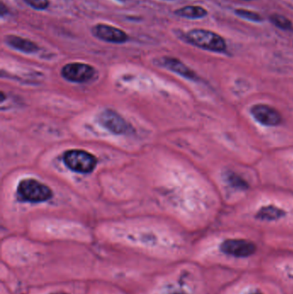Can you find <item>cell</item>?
I'll list each match as a JSON object with an SVG mask.
<instances>
[{
    "label": "cell",
    "instance_id": "d6986e66",
    "mask_svg": "<svg viewBox=\"0 0 293 294\" xmlns=\"http://www.w3.org/2000/svg\"><path fill=\"white\" fill-rule=\"evenodd\" d=\"M261 294V293H260V292H254V293H251V294Z\"/></svg>",
    "mask_w": 293,
    "mask_h": 294
},
{
    "label": "cell",
    "instance_id": "5bb4252c",
    "mask_svg": "<svg viewBox=\"0 0 293 294\" xmlns=\"http://www.w3.org/2000/svg\"><path fill=\"white\" fill-rule=\"evenodd\" d=\"M270 21L277 28H280L281 30H291L293 26V24L288 18L279 14H274L273 16H271Z\"/></svg>",
    "mask_w": 293,
    "mask_h": 294
},
{
    "label": "cell",
    "instance_id": "3957f363",
    "mask_svg": "<svg viewBox=\"0 0 293 294\" xmlns=\"http://www.w3.org/2000/svg\"><path fill=\"white\" fill-rule=\"evenodd\" d=\"M63 161L68 168L74 172L88 174L96 168L97 159L91 153L73 149L64 153Z\"/></svg>",
    "mask_w": 293,
    "mask_h": 294
},
{
    "label": "cell",
    "instance_id": "ac0fdd59",
    "mask_svg": "<svg viewBox=\"0 0 293 294\" xmlns=\"http://www.w3.org/2000/svg\"><path fill=\"white\" fill-rule=\"evenodd\" d=\"M49 294H67L66 293H62V292H56V293H51Z\"/></svg>",
    "mask_w": 293,
    "mask_h": 294
},
{
    "label": "cell",
    "instance_id": "ffe728a7",
    "mask_svg": "<svg viewBox=\"0 0 293 294\" xmlns=\"http://www.w3.org/2000/svg\"><path fill=\"white\" fill-rule=\"evenodd\" d=\"M118 1H123V0H118Z\"/></svg>",
    "mask_w": 293,
    "mask_h": 294
},
{
    "label": "cell",
    "instance_id": "8992f818",
    "mask_svg": "<svg viewBox=\"0 0 293 294\" xmlns=\"http://www.w3.org/2000/svg\"><path fill=\"white\" fill-rule=\"evenodd\" d=\"M96 74L94 67L87 64H67L61 70V76L73 83H86L92 80Z\"/></svg>",
    "mask_w": 293,
    "mask_h": 294
},
{
    "label": "cell",
    "instance_id": "7a4b0ae2",
    "mask_svg": "<svg viewBox=\"0 0 293 294\" xmlns=\"http://www.w3.org/2000/svg\"><path fill=\"white\" fill-rule=\"evenodd\" d=\"M188 42L195 46L216 53L226 50V42L219 35L206 30H193L187 34Z\"/></svg>",
    "mask_w": 293,
    "mask_h": 294
},
{
    "label": "cell",
    "instance_id": "4fadbf2b",
    "mask_svg": "<svg viewBox=\"0 0 293 294\" xmlns=\"http://www.w3.org/2000/svg\"><path fill=\"white\" fill-rule=\"evenodd\" d=\"M175 14L185 18L198 19L206 17L208 15V11L201 6H186L175 10Z\"/></svg>",
    "mask_w": 293,
    "mask_h": 294
},
{
    "label": "cell",
    "instance_id": "277c9868",
    "mask_svg": "<svg viewBox=\"0 0 293 294\" xmlns=\"http://www.w3.org/2000/svg\"><path fill=\"white\" fill-rule=\"evenodd\" d=\"M219 250L223 254L233 257H250L256 252V245L246 239H226L221 243Z\"/></svg>",
    "mask_w": 293,
    "mask_h": 294
},
{
    "label": "cell",
    "instance_id": "5b68a950",
    "mask_svg": "<svg viewBox=\"0 0 293 294\" xmlns=\"http://www.w3.org/2000/svg\"><path fill=\"white\" fill-rule=\"evenodd\" d=\"M97 121L102 127L117 135L126 134L130 129L128 123L125 119L112 109H105L100 113L97 116Z\"/></svg>",
    "mask_w": 293,
    "mask_h": 294
},
{
    "label": "cell",
    "instance_id": "9a60e30c",
    "mask_svg": "<svg viewBox=\"0 0 293 294\" xmlns=\"http://www.w3.org/2000/svg\"><path fill=\"white\" fill-rule=\"evenodd\" d=\"M235 13L237 14L238 17H242L248 21H251V22H261L262 21V17H260L259 14L251 11V10L238 9V10H236Z\"/></svg>",
    "mask_w": 293,
    "mask_h": 294
},
{
    "label": "cell",
    "instance_id": "7c38bea8",
    "mask_svg": "<svg viewBox=\"0 0 293 294\" xmlns=\"http://www.w3.org/2000/svg\"><path fill=\"white\" fill-rule=\"evenodd\" d=\"M223 178L228 185L232 189L241 190V191H244V190H248L250 189V185L246 180H244L241 175L237 174L236 172L230 170V169H227L223 173Z\"/></svg>",
    "mask_w": 293,
    "mask_h": 294
},
{
    "label": "cell",
    "instance_id": "8fae6325",
    "mask_svg": "<svg viewBox=\"0 0 293 294\" xmlns=\"http://www.w3.org/2000/svg\"><path fill=\"white\" fill-rule=\"evenodd\" d=\"M286 214L287 212L283 209H280L276 206H263L257 211L255 218L262 221H274L283 218Z\"/></svg>",
    "mask_w": 293,
    "mask_h": 294
},
{
    "label": "cell",
    "instance_id": "e0dca14e",
    "mask_svg": "<svg viewBox=\"0 0 293 294\" xmlns=\"http://www.w3.org/2000/svg\"><path fill=\"white\" fill-rule=\"evenodd\" d=\"M166 294H188L187 293H185L184 291H181V290H179V289H174V290H170V291H168V293Z\"/></svg>",
    "mask_w": 293,
    "mask_h": 294
},
{
    "label": "cell",
    "instance_id": "2e32d148",
    "mask_svg": "<svg viewBox=\"0 0 293 294\" xmlns=\"http://www.w3.org/2000/svg\"><path fill=\"white\" fill-rule=\"evenodd\" d=\"M24 2L36 10H45L49 5L48 0H24Z\"/></svg>",
    "mask_w": 293,
    "mask_h": 294
},
{
    "label": "cell",
    "instance_id": "ba28073f",
    "mask_svg": "<svg viewBox=\"0 0 293 294\" xmlns=\"http://www.w3.org/2000/svg\"><path fill=\"white\" fill-rule=\"evenodd\" d=\"M92 34L96 38L108 42L124 43L128 40L124 31L107 24H97L93 27Z\"/></svg>",
    "mask_w": 293,
    "mask_h": 294
},
{
    "label": "cell",
    "instance_id": "9c48e42d",
    "mask_svg": "<svg viewBox=\"0 0 293 294\" xmlns=\"http://www.w3.org/2000/svg\"><path fill=\"white\" fill-rule=\"evenodd\" d=\"M158 64L159 66H163L166 69L169 70L187 80L195 81V82H197L200 80V78L193 70L190 69L188 66H186L185 64L175 58L164 57L158 60Z\"/></svg>",
    "mask_w": 293,
    "mask_h": 294
},
{
    "label": "cell",
    "instance_id": "6da1fadb",
    "mask_svg": "<svg viewBox=\"0 0 293 294\" xmlns=\"http://www.w3.org/2000/svg\"><path fill=\"white\" fill-rule=\"evenodd\" d=\"M17 193L20 201L31 203L46 202L53 197V191L49 187L33 178L20 181Z\"/></svg>",
    "mask_w": 293,
    "mask_h": 294
},
{
    "label": "cell",
    "instance_id": "52a82bcc",
    "mask_svg": "<svg viewBox=\"0 0 293 294\" xmlns=\"http://www.w3.org/2000/svg\"><path fill=\"white\" fill-rule=\"evenodd\" d=\"M251 114L257 123L265 126H277L282 123L280 113L267 104H255L251 109Z\"/></svg>",
    "mask_w": 293,
    "mask_h": 294
},
{
    "label": "cell",
    "instance_id": "30bf717a",
    "mask_svg": "<svg viewBox=\"0 0 293 294\" xmlns=\"http://www.w3.org/2000/svg\"><path fill=\"white\" fill-rule=\"evenodd\" d=\"M5 42L8 46L11 48L23 52L25 53H35L38 52L39 46H37L36 43L30 40L24 39L23 37H17V36H7L5 37Z\"/></svg>",
    "mask_w": 293,
    "mask_h": 294
}]
</instances>
